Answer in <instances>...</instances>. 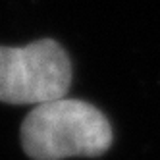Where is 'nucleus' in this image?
Here are the masks:
<instances>
[{
    "label": "nucleus",
    "mask_w": 160,
    "mask_h": 160,
    "mask_svg": "<svg viewBox=\"0 0 160 160\" xmlns=\"http://www.w3.org/2000/svg\"><path fill=\"white\" fill-rule=\"evenodd\" d=\"M112 125L93 104L58 98L37 104L21 123V147L33 160L100 156L112 145Z\"/></svg>",
    "instance_id": "1"
},
{
    "label": "nucleus",
    "mask_w": 160,
    "mask_h": 160,
    "mask_svg": "<svg viewBox=\"0 0 160 160\" xmlns=\"http://www.w3.org/2000/svg\"><path fill=\"white\" fill-rule=\"evenodd\" d=\"M70 85L72 62L56 41L0 47V102L37 106L64 98Z\"/></svg>",
    "instance_id": "2"
}]
</instances>
